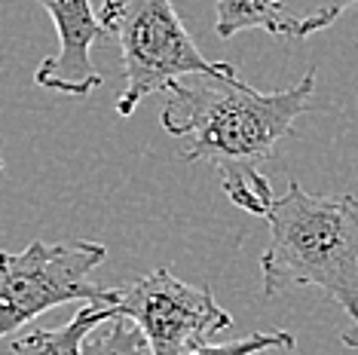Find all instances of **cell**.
Listing matches in <instances>:
<instances>
[{"mask_svg": "<svg viewBox=\"0 0 358 355\" xmlns=\"http://www.w3.org/2000/svg\"><path fill=\"white\" fill-rule=\"evenodd\" d=\"M315 92V68L279 92H260L236 74H190L166 89L159 123L175 138H190L187 163H211L217 172L248 168L275 157L294 132Z\"/></svg>", "mask_w": 358, "mask_h": 355, "instance_id": "cell-1", "label": "cell"}, {"mask_svg": "<svg viewBox=\"0 0 358 355\" xmlns=\"http://www.w3.org/2000/svg\"><path fill=\"white\" fill-rule=\"evenodd\" d=\"M264 221L270 224V245L260 254L264 294L275 297L291 285L322 288L352 321L343 343L358 346V199L315 196L291 181Z\"/></svg>", "mask_w": 358, "mask_h": 355, "instance_id": "cell-2", "label": "cell"}, {"mask_svg": "<svg viewBox=\"0 0 358 355\" xmlns=\"http://www.w3.org/2000/svg\"><path fill=\"white\" fill-rule=\"evenodd\" d=\"M101 22L123 55L120 117H132L148 95L166 92L181 77L236 74L230 61H211L199 52L172 0H104Z\"/></svg>", "mask_w": 358, "mask_h": 355, "instance_id": "cell-3", "label": "cell"}, {"mask_svg": "<svg viewBox=\"0 0 358 355\" xmlns=\"http://www.w3.org/2000/svg\"><path fill=\"white\" fill-rule=\"evenodd\" d=\"M108 257L101 242H31L25 252H0V340L31 319L71 300L104 303L92 270Z\"/></svg>", "mask_w": 358, "mask_h": 355, "instance_id": "cell-4", "label": "cell"}, {"mask_svg": "<svg viewBox=\"0 0 358 355\" xmlns=\"http://www.w3.org/2000/svg\"><path fill=\"white\" fill-rule=\"evenodd\" d=\"M104 303L117 316L138 321L153 355H190L233 325L211 288L187 285L172 270H153L132 285L108 288Z\"/></svg>", "mask_w": 358, "mask_h": 355, "instance_id": "cell-5", "label": "cell"}, {"mask_svg": "<svg viewBox=\"0 0 358 355\" xmlns=\"http://www.w3.org/2000/svg\"><path fill=\"white\" fill-rule=\"evenodd\" d=\"M37 3L50 13L59 34V52L40 61L34 74L37 86L74 99L92 95L104 83L101 71L92 61V46L110 37L101 13L92 6V0H37Z\"/></svg>", "mask_w": 358, "mask_h": 355, "instance_id": "cell-6", "label": "cell"}, {"mask_svg": "<svg viewBox=\"0 0 358 355\" xmlns=\"http://www.w3.org/2000/svg\"><path fill=\"white\" fill-rule=\"evenodd\" d=\"M117 312L108 303L83 300V306L59 328H31L10 343L13 355H83V343L101 321L113 319Z\"/></svg>", "mask_w": 358, "mask_h": 355, "instance_id": "cell-7", "label": "cell"}, {"mask_svg": "<svg viewBox=\"0 0 358 355\" xmlns=\"http://www.w3.org/2000/svg\"><path fill=\"white\" fill-rule=\"evenodd\" d=\"M251 28L285 37V15L279 0H217L215 3V34L221 40H230Z\"/></svg>", "mask_w": 358, "mask_h": 355, "instance_id": "cell-8", "label": "cell"}, {"mask_svg": "<svg viewBox=\"0 0 358 355\" xmlns=\"http://www.w3.org/2000/svg\"><path fill=\"white\" fill-rule=\"evenodd\" d=\"M358 0H279L285 15V37L306 40L319 31L331 28L349 6Z\"/></svg>", "mask_w": 358, "mask_h": 355, "instance_id": "cell-9", "label": "cell"}, {"mask_svg": "<svg viewBox=\"0 0 358 355\" xmlns=\"http://www.w3.org/2000/svg\"><path fill=\"white\" fill-rule=\"evenodd\" d=\"M83 355H153L144 331L129 316L101 321L83 343Z\"/></svg>", "mask_w": 358, "mask_h": 355, "instance_id": "cell-10", "label": "cell"}, {"mask_svg": "<svg viewBox=\"0 0 358 355\" xmlns=\"http://www.w3.org/2000/svg\"><path fill=\"white\" fill-rule=\"evenodd\" d=\"M221 184H224V193L233 199V205H239L242 212L257 215V217H264V212L275 199L273 184L257 172V166L221 172Z\"/></svg>", "mask_w": 358, "mask_h": 355, "instance_id": "cell-11", "label": "cell"}, {"mask_svg": "<svg viewBox=\"0 0 358 355\" xmlns=\"http://www.w3.org/2000/svg\"><path fill=\"white\" fill-rule=\"evenodd\" d=\"M266 349H294V337L288 331H257L230 343H202L190 355H257Z\"/></svg>", "mask_w": 358, "mask_h": 355, "instance_id": "cell-12", "label": "cell"}, {"mask_svg": "<svg viewBox=\"0 0 358 355\" xmlns=\"http://www.w3.org/2000/svg\"><path fill=\"white\" fill-rule=\"evenodd\" d=\"M0 172H3V159H0Z\"/></svg>", "mask_w": 358, "mask_h": 355, "instance_id": "cell-13", "label": "cell"}]
</instances>
